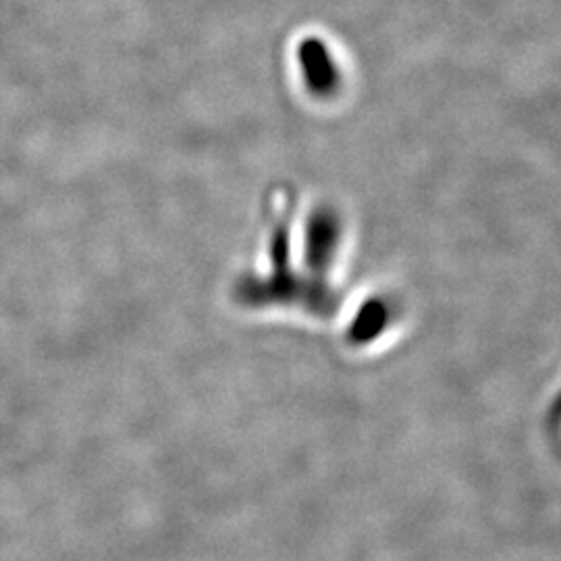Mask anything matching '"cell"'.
I'll return each mask as SVG.
<instances>
[]
</instances>
